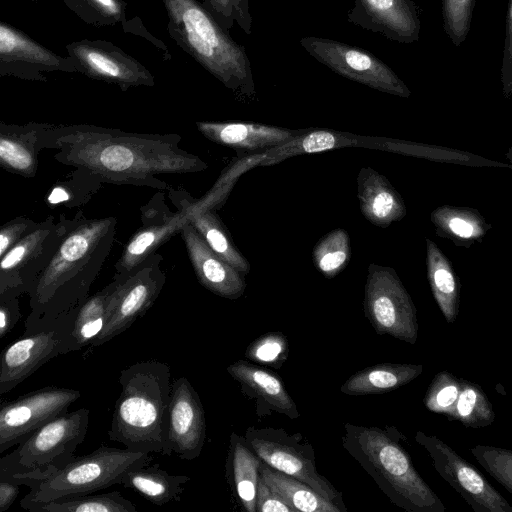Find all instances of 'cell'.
Segmentation results:
<instances>
[{
  "instance_id": "7a4b0ae2",
  "label": "cell",
  "mask_w": 512,
  "mask_h": 512,
  "mask_svg": "<svg viewBox=\"0 0 512 512\" xmlns=\"http://www.w3.org/2000/svg\"><path fill=\"white\" fill-rule=\"evenodd\" d=\"M116 225L115 217L89 219L76 213L55 255L28 294L31 311L25 330L55 322L90 296V288L112 250Z\"/></svg>"
},
{
  "instance_id": "8992f818",
  "label": "cell",
  "mask_w": 512,
  "mask_h": 512,
  "mask_svg": "<svg viewBox=\"0 0 512 512\" xmlns=\"http://www.w3.org/2000/svg\"><path fill=\"white\" fill-rule=\"evenodd\" d=\"M89 410L67 412L41 426L0 459V479L30 487L65 468L88 430Z\"/></svg>"
},
{
  "instance_id": "681fc988",
  "label": "cell",
  "mask_w": 512,
  "mask_h": 512,
  "mask_svg": "<svg viewBox=\"0 0 512 512\" xmlns=\"http://www.w3.org/2000/svg\"><path fill=\"white\" fill-rule=\"evenodd\" d=\"M122 29L125 33H131L146 38L159 50L164 60L171 59V54L166 45L162 41L154 37V35H152L145 28L143 22L138 17L128 19L126 24L122 27Z\"/></svg>"
},
{
  "instance_id": "60d3db41",
  "label": "cell",
  "mask_w": 512,
  "mask_h": 512,
  "mask_svg": "<svg viewBox=\"0 0 512 512\" xmlns=\"http://www.w3.org/2000/svg\"><path fill=\"white\" fill-rule=\"evenodd\" d=\"M470 451L479 464L512 494V450L477 445Z\"/></svg>"
},
{
  "instance_id": "bcb514c9",
  "label": "cell",
  "mask_w": 512,
  "mask_h": 512,
  "mask_svg": "<svg viewBox=\"0 0 512 512\" xmlns=\"http://www.w3.org/2000/svg\"><path fill=\"white\" fill-rule=\"evenodd\" d=\"M256 512H295L261 476L256 493Z\"/></svg>"
},
{
  "instance_id": "e0dca14e",
  "label": "cell",
  "mask_w": 512,
  "mask_h": 512,
  "mask_svg": "<svg viewBox=\"0 0 512 512\" xmlns=\"http://www.w3.org/2000/svg\"><path fill=\"white\" fill-rule=\"evenodd\" d=\"M77 72L69 56L62 57L12 25L0 22V76L47 81L46 73Z\"/></svg>"
},
{
  "instance_id": "f907efd6",
  "label": "cell",
  "mask_w": 512,
  "mask_h": 512,
  "mask_svg": "<svg viewBox=\"0 0 512 512\" xmlns=\"http://www.w3.org/2000/svg\"><path fill=\"white\" fill-rule=\"evenodd\" d=\"M236 24L247 35L252 33V16L249 11V0H231Z\"/></svg>"
},
{
  "instance_id": "f6af8a7d",
  "label": "cell",
  "mask_w": 512,
  "mask_h": 512,
  "mask_svg": "<svg viewBox=\"0 0 512 512\" xmlns=\"http://www.w3.org/2000/svg\"><path fill=\"white\" fill-rule=\"evenodd\" d=\"M500 78L505 98L512 96V0H509L505 18V36L500 69Z\"/></svg>"
},
{
  "instance_id": "5b68a950",
  "label": "cell",
  "mask_w": 512,
  "mask_h": 512,
  "mask_svg": "<svg viewBox=\"0 0 512 512\" xmlns=\"http://www.w3.org/2000/svg\"><path fill=\"white\" fill-rule=\"evenodd\" d=\"M397 432L391 426L345 423L342 444L394 505L409 512H444L442 501L400 445Z\"/></svg>"
},
{
  "instance_id": "5bb4252c",
  "label": "cell",
  "mask_w": 512,
  "mask_h": 512,
  "mask_svg": "<svg viewBox=\"0 0 512 512\" xmlns=\"http://www.w3.org/2000/svg\"><path fill=\"white\" fill-rule=\"evenodd\" d=\"M81 396L79 390L48 386L2 402L0 453L26 440L49 421L68 412Z\"/></svg>"
},
{
  "instance_id": "d590c367",
  "label": "cell",
  "mask_w": 512,
  "mask_h": 512,
  "mask_svg": "<svg viewBox=\"0 0 512 512\" xmlns=\"http://www.w3.org/2000/svg\"><path fill=\"white\" fill-rule=\"evenodd\" d=\"M102 182L93 174L75 168L64 180L56 182L46 196L50 207L75 208L87 204L99 191Z\"/></svg>"
},
{
  "instance_id": "44dd1931",
  "label": "cell",
  "mask_w": 512,
  "mask_h": 512,
  "mask_svg": "<svg viewBox=\"0 0 512 512\" xmlns=\"http://www.w3.org/2000/svg\"><path fill=\"white\" fill-rule=\"evenodd\" d=\"M50 125L46 123L17 125L1 121V168L22 177H34L38 168V154L46 149V135Z\"/></svg>"
},
{
  "instance_id": "8d00e7d4",
  "label": "cell",
  "mask_w": 512,
  "mask_h": 512,
  "mask_svg": "<svg viewBox=\"0 0 512 512\" xmlns=\"http://www.w3.org/2000/svg\"><path fill=\"white\" fill-rule=\"evenodd\" d=\"M446 417L457 420L464 426L479 428L490 425L495 419V413L482 389L461 379L458 399Z\"/></svg>"
},
{
  "instance_id": "7402d4cb",
  "label": "cell",
  "mask_w": 512,
  "mask_h": 512,
  "mask_svg": "<svg viewBox=\"0 0 512 512\" xmlns=\"http://www.w3.org/2000/svg\"><path fill=\"white\" fill-rule=\"evenodd\" d=\"M198 131L208 140L237 152H264L281 145L295 135L279 127L249 122H196Z\"/></svg>"
},
{
  "instance_id": "836d02e7",
  "label": "cell",
  "mask_w": 512,
  "mask_h": 512,
  "mask_svg": "<svg viewBox=\"0 0 512 512\" xmlns=\"http://www.w3.org/2000/svg\"><path fill=\"white\" fill-rule=\"evenodd\" d=\"M183 210V209H180ZM187 221L201 234L210 248L243 275L250 271L248 260L240 253L219 217L210 209L183 210Z\"/></svg>"
},
{
  "instance_id": "277c9868",
  "label": "cell",
  "mask_w": 512,
  "mask_h": 512,
  "mask_svg": "<svg viewBox=\"0 0 512 512\" xmlns=\"http://www.w3.org/2000/svg\"><path fill=\"white\" fill-rule=\"evenodd\" d=\"M173 41L238 96L252 97L255 84L245 48L197 0H162Z\"/></svg>"
},
{
  "instance_id": "d4e9b609",
  "label": "cell",
  "mask_w": 512,
  "mask_h": 512,
  "mask_svg": "<svg viewBox=\"0 0 512 512\" xmlns=\"http://www.w3.org/2000/svg\"><path fill=\"white\" fill-rule=\"evenodd\" d=\"M187 222L183 210L174 213L167 221L144 225L126 243L121 256L115 263V278H123L138 268L148 257L167 242Z\"/></svg>"
},
{
  "instance_id": "e575fe53",
  "label": "cell",
  "mask_w": 512,
  "mask_h": 512,
  "mask_svg": "<svg viewBox=\"0 0 512 512\" xmlns=\"http://www.w3.org/2000/svg\"><path fill=\"white\" fill-rule=\"evenodd\" d=\"M31 512H136V506L118 491L58 498L31 507Z\"/></svg>"
},
{
  "instance_id": "2e32d148",
  "label": "cell",
  "mask_w": 512,
  "mask_h": 512,
  "mask_svg": "<svg viewBox=\"0 0 512 512\" xmlns=\"http://www.w3.org/2000/svg\"><path fill=\"white\" fill-rule=\"evenodd\" d=\"M66 50L78 73L122 91L155 85L154 75L143 64L109 41L83 39L67 44Z\"/></svg>"
},
{
  "instance_id": "6da1fadb",
  "label": "cell",
  "mask_w": 512,
  "mask_h": 512,
  "mask_svg": "<svg viewBox=\"0 0 512 512\" xmlns=\"http://www.w3.org/2000/svg\"><path fill=\"white\" fill-rule=\"evenodd\" d=\"M178 134H144L90 124L50 125L46 149L61 164L81 168L102 183L168 189L158 174L202 172L208 164L182 149Z\"/></svg>"
},
{
  "instance_id": "ee69618b",
  "label": "cell",
  "mask_w": 512,
  "mask_h": 512,
  "mask_svg": "<svg viewBox=\"0 0 512 512\" xmlns=\"http://www.w3.org/2000/svg\"><path fill=\"white\" fill-rule=\"evenodd\" d=\"M39 223L33 219L21 216L3 224L0 227V257L32 232Z\"/></svg>"
},
{
  "instance_id": "ba28073f",
  "label": "cell",
  "mask_w": 512,
  "mask_h": 512,
  "mask_svg": "<svg viewBox=\"0 0 512 512\" xmlns=\"http://www.w3.org/2000/svg\"><path fill=\"white\" fill-rule=\"evenodd\" d=\"M244 439L263 462L305 482L343 512L347 511L341 493L318 472L314 450L302 440L300 433L288 434L283 429L251 426L246 429Z\"/></svg>"
},
{
  "instance_id": "b9f144b4",
  "label": "cell",
  "mask_w": 512,
  "mask_h": 512,
  "mask_svg": "<svg viewBox=\"0 0 512 512\" xmlns=\"http://www.w3.org/2000/svg\"><path fill=\"white\" fill-rule=\"evenodd\" d=\"M461 388V378L443 371L432 380L423 399L425 406L433 412L448 415L457 401Z\"/></svg>"
},
{
  "instance_id": "4dcf8cb0",
  "label": "cell",
  "mask_w": 512,
  "mask_h": 512,
  "mask_svg": "<svg viewBox=\"0 0 512 512\" xmlns=\"http://www.w3.org/2000/svg\"><path fill=\"white\" fill-rule=\"evenodd\" d=\"M427 276L432 294L448 323L459 312V285L449 259L435 242L426 239Z\"/></svg>"
},
{
  "instance_id": "f35d334b",
  "label": "cell",
  "mask_w": 512,
  "mask_h": 512,
  "mask_svg": "<svg viewBox=\"0 0 512 512\" xmlns=\"http://www.w3.org/2000/svg\"><path fill=\"white\" fill-rule=\"evenodd\" d=\"M83 22L94 27L121 25L127 22L124 0H62Z\"/></svg>"
},
{
  "instance_id": "7c38bea8",
  "label": "cell",
  "mask_w": 512,
  "mask_h": 512,
  "mask_svg": "<svg viewBox=\"0 0 512 512\" xmlns=\"http://www.w3.org/2000/svg\"><path fill=\"white\" fill-rule=\"evenodd\" d=\"M162 260L156 252L126 277L116 278L119 283L109 303L105 326L91 346L103 345L123 333L153 306L166 282Z\"/></svg>"
},
{
  "instance_id": "ab89813d",
  "label": "cell",
  "mask_w": 512,
  "mask_h": 512,
  "mask_svg": "<svg viewBox=\"0 0 512 512\" xmlns=\"http://www.w3.org/2000/svg\"><path fill=\"white\" fill-rule=\"evenodd\" d=\"M474 6L475 0H441L444 31L457 47L470 32Z\"/></svg>"
},
{
  "instance_id": "9a60e30c",
  "label": "cell",
  "mask_w": 512,
  "mask_h": 512,
  "mask_svg": "<svg viewBox=\"0 0 512 512\" xmlns=\"http://www.w3.org/2000/svg\"><path fill=\"white\" fill-rule=\"evenodd\" d=\"M415 441L430 455L433 466L476 512H512L507 500L472 464L435 436L418 431Z\"/></svg>"
},
{
  "instance_id": "52a82bcc",
  "label": "cell",
  "mask_w": 512,
  "mask_h": 512,
  "mask_svg": "<svg viewBox=\"0 0 512 512\" xmlns=\"http://www.w3.org/2000/svg\"><path fill=\"white\" fill-rule=\"evenodd\" d=\"M152 460L150 453L102 445L87 455L76 457L65 468L30 486L20 506L29 510L58 498L91 494L121 484L125 474Z\"/></svg>"
},
{
  "instance_id": "d6986e66",
  "label": "cell",
  "mask_w": 512,
  "mask_h": 512,
  "mask_svg": "<svg viewBox=\"0 0 512 512\" xmlns=\"http://www.w3.org/2000/svg\"><path fill=\"white\" fill-rule=\"evenodd\" d=\"M169 443L181 459L197 458L206 439V421L199 395L182 376L172 383L168 413Z\"/></svg>"
},
{
  "instance_id": "4316f807",
  "label": "cell",
  "mask_w": 512,
  "mask_h": 512,
  "mask_svg": "<svg viewBox=\"0 0 512 512\" xmlns=\"http://www.w3.org/2000/svg\"><path fill=\"white\" fill-rule=\"evenodd\" d=\"M118 283L119 280L113 278L107 286L71 310V333L66 346V354L92 345L100 335L106 323L112 294Z\"/></svg>"
},
{
  "instance_id": "1f68e13d",
  "label": "cell",
  "mask_w": 512,
  "mask_h": 512,
  "mask_svg": "<svg viewBox=\"0 0 512 512\" xmlns=\"http://www.w3.org/2000/svg\"><path fill=\"white\" fill-rule=\"evenodd\" d=\"M355 145H360L359 140L351 135L329 130H314L307 133H298L289 141L261 152L258 163L262 166H269L299 154L322 152Z\"/></svg>"
},
{
  "instance_id": "cb8c5ba5",
  "label": "cell",
  "mask_w": 512,
  "mask_h": 512,
  "mask_svg": "<svg viewBox=\"0 0 512 512\" xmlns=\"http://www.w3.org/2000/svg\"><path fill=\"white\" fill-rule=\"evenodd\" d=\"M227 372L236 380L243 392L262 401L269 409L284 414L290 419L300 416L292 397L278 375L246 360H237L227 367Z\"/></svg>"
},
{
  "instance_id": "83f0119b",
  "label": "cell",
  "mask_w": 512,
  "mask_h": 512,
  "mask_svg": "<svg viewBox=\"0 0 512 512\" xmlns=\"http://www.w3.org/2000/svg\"><path fill=\"white\" fill-rule=\"evenodd\" d=\"M422 365L384 363L366 367L350 376L341 386L351 396L383 394L404 386L417 378Z\"/></svg>"
},
{
  "instance_id": "816d5d0a",
  "label": "cell",
  "mask_w": 512,
  "mask_h": 512,
  "mask_svg": "<svg viewBox=\"0 0 512 512\" xmlns=\"http://www.w3.org/2000/svg\"><path fill=\"white\" fill-rule=\"evenodd\" d=\"M21 486L13 481L0 479V512L11 507L19 496Z\"/></svg>"
},
{
  "instance_id": "484cf974",
  "label": "cell",
  "mask_w": 512,
  "mask_h": 512,
  "mask_svg": "<svg viewBox=\"0 0 512 512\" xmlns=\"http://www.w3.org/2000/svg\"><path fill=\"white\" fill-rule=\"evenodd\" d=\"M261 465L262 460L250 449L244 437L232 433L226 462L227 478L247 512H256Z\"/></svg>"
},
{
  "instance_id": "8fae6325",
  "label": "cell",
  "mask_w": 512,
  "mask_h": 512,
  "mask_svg": "<svg viewBox=\"0 0 512 512\" xmlns=\"http://www.w3.org/2000/svg\"><path fill=\"white\" fill-rule=\"evenodd\" d=\"M299 43L310 56L347 79L394 96L411 95L399 76L367 50L314 36L302 37Z\"/></svg>"
},
{
  "instance_id": "f5cc1de1",
  "label": "cell",
  "mask_w": 512,
  "mask_h": 512,
  "mask_svg": "<svg viewBox=\"0 0 512 512\" xmlns=\"http://www.w3.org/2000/svg\"><path fill=\"white\" fill-rule=\"evenodd\" d=\"M506 157L512 163V146L509 148L508 152L506 153Z\"/></svg>"
},
{
  "instance_id": "3957f363",
  "label": "cell",
  "mask_w": 512,
  "mask_h": 512,
  "mask_svg": "<svg viewBox=\"0 0 512 512\" xmlns=\"http://www.w3.org/2000/svg\"><path fill=\"white\" fill-rule=\"evenodd\" d=\"M171 372L156 359L136 362L120 371V395L108 437L128 450L170 456L168 413Z\"/></svg>"
},
{
  "instance_id": "7dc6e473",
  "label": "cell",
  "mask_w": 512,
  "mask_h": 512,
  "mask_svg": "<svg viewBox=\"0 0 512 512\" xmlns=\"http://www.w3.org/2000/svg\"><path fill=\"white\" fill-rule=\"evenodd\" d=\"M20 318L19 297L12 293L0 294V338H4Z\"/></svg>"
},
{
  "instance_id": "9c48e42d",
  "label": "cell",
  "mask_w": 512,
  "mask_h": 512,
  "mask_svg": "<svg viewBox=\"0 0 512 512\" xmlns=\"http://www.w3.org/2000/svg\"><path fill=\"white\" fill-rule=\"evenodd\" d=\"M363 307L377 334H387L409 344L416 343V308L393 268L369 264Z\"/></svg>"
},
{
  "instance_id": "74e56055",
  "label": "cell",
  "mask_w": 512,
  "mask_h": 512,
  "mask_svg": "<svg viewBox=\"0 0 512 512\" xmlns=\"http://www.w3.org/2000/svg\"><path fill=\"white\" fill-rule=\"evenodd\" d=\"M350 257V237L342 228L325 234L312 251L315 268L327 279H332L341 273L349 264Z\"/></svg>"
},
{
  "instance_id": "603a6c76",
  "label": "cell",
  "mask_w": 512,
  "mask_h": 512,
  "mask_svg": "<svg viewBox=\"0 0 512 512\" xmlns=\"http://www.w3.org/2000/svg\"><path fill=\"white\" fill-rule=\"evenodd\" d=\"M356 181L360 211L368 222L387 228L406 216L403 198L384 175L371 167H362Z\"/></svg>"
},
{
  "instance_id": "c3c4849f",
  "label": "cell",
  "mask_w": 512,
  "mask_h": 512,
  "mask_svg": "<svg viewBox=\"0 0 512 512\" xmlns=\"http://www.w3.org/2000/svg\"><path fill=\"white\" fill-rule=\"evenodd\" d=\"M203 5L226 31L233 27L235 18L231 0H203Z\"/></svg>"
},
{
  "instance_id": "4fadbf2b",
  "label": "cell",
  "mask_w": 512,
  "mask_h": 512,
  "mask_svg": "<svg viewBox=\"0 0 512 512\" xmlns=\"http://www.w3.org/2000/svg\"><path fill=\"white\" fill-rule=\"evenodd\" d=\"M71 311L41 328L25 330L5 347L0 360V394L3 395L31 376L45 363L66 354L71 333Z\"/></svg>"
},
{
  "instance_id": "f1b7e54d",
  "label": "cell",
  "mask_w": 512,
  "mask_h": 512,
  "mask_svg": "<svg viewBox=\"0 0 512 512\" xmlns=\"http://www.w3.org/2000/svg\"><path fill=\"white\" fill-rule=\"evenodd\" d=\"M436 234L449 238L455 245L470 247L482 241L491 228L475 209L443 205L431 213Z\"/></svg>"
},
{
  "instance_id": "7bdbcfd3",
  "label": "cell",
  "mask_w": 512,
  "mask_h": 512,
  "mask_svg": "<svg viewBox=\"0 0 512 512\" xmlns=\"http://www.w3.org/2000/svg\"><path fill=\"white\" fill-rule=\"evenodd\" d=\"M288 355V342L280 332L266 333L247 347L245 357L250 361L281 367Z\"/></svg>"
},
{
  "instance_id": "ac0fdd59",
  "label": "cell",
  "mask_w": 512,
  "mask_h": 512,
  "mask_svg": "<svg viewBox=\"0 0 512 512\" xmlns=\"http://www.w3.org/2000/svg\"><path fill=\"white\" fill-rule=\"evenodd\" d=\"M348 21L401 44L420 37V8L413 0H355Z\"/></svg>"
},
{
  "instance_id": "ffe728a7",
  "label": "cell",
  "mask_w": 512,
  "mask_h": 512,
  "mask_svg": "<svg viewBox=\"0 0 512 512\" xmlns=\"http://www.w3.org/2000/svg\"><path fill=\"white\" fill-rule=\"evenodd\" d=\"M179 234L196 277L204 288L231 300L243 295L246 289L245 275L217 255L188 221Z\"/></svg>"
},
{
  "instance_id": "30bf717a",
  "label": "cell",
  "mask_w": 512,
  "mask_h": 512,
  "mask_svg": "<svg viewBox=\"0 0 512 512\" xmlns=\"http://www.w3.org/2000/svg\"><path fill=\"white\" fill-rule=\"evenodd\" d=\"M73 218L49 216L0 257V294H29L66 235Z\"/></svg>"
},
{
  "instance_id": "db71d44e",
  "label": "cell",
  "mask_w": 512,
  "mask_h": 512,
  "mask_svg": "<svg viewBox=\"0 0 512 512\" xmlns=\"http://www.w3.org/2000/svg\"><path fill=\"white\" fill-rule=\"evenodd\" d=\"M29 1H37V0H29Z\"/></svg>"
},
{
  "instance_id": "d6a6232c",
  "label": "cell",
  "mask_w": 512,
  "mask_h": 512,
  "mask_svg": "<svg viewBox=\"0 0 512 512\" xmlns=\"http://www.w3.org/2000/svg\"><path fill=\"white\" fill-rule=\"evenodd\" d=\"M261 476L295 510L301 512H343L305 482L269 466L262 461Z\"/></svg>"
},
{
  "instance_id": "f546056e",
  "label": "cell",
  "mask_w": 512,
  "mask_h": 512,
  "mask_svg": "<svg viewBox=\"0 0 512 512\" xmlns=\"http://www.w3.org/2000/svg\"><path fill=\"white\" fill-rule=\"evenodd\" d=\"M190 478L173 475L162 469L158 463L138 467L123 477L121 485L139 492L152 504L162 506L171 501H180L183 484Z\"/></svg>"
}]
</instances>
